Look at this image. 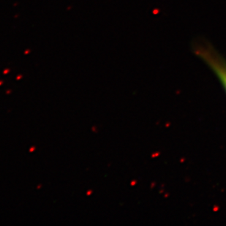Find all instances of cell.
Returning a JSON list of instances; mask_svg holds the SVG:
<instances>
[{
	"instance_id": "6da1fadb",
	"label": "cell",
	"mask_w": 226,
	"mask_h": 226,
	"mask_svg": "<svg viewBox=\"0 0 226 226\" xmlns=\"http://www.w3.org/2000/svg\"><path fill=\"white\" fill-rule=\"evenodd\" d=\"M195 54L214 71L226 91V60L205 40H198L193 46Z\"/></svg>"
}]
</instances>
